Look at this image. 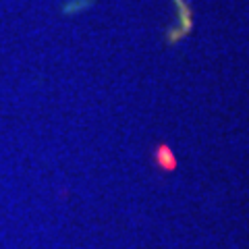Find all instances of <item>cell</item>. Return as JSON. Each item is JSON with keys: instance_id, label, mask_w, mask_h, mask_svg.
Wrapping results in <instances>:
<instances>
[{"instance_id": "6da1fadb", "label": "cell", "mask_w": 249, "mask_h": 249, "mask_svg": "<svg viewBox=\"0 0 249 249\" xmlns=\"http://www.w3.org/2000/svg\"><path fill=\"white\" fill-rule=\"evenodd\" d=\"M173 2L178 6V27H170L168 29V42L175 44L178 42L183 36H187L193 27V17H191V9L189 4H185L183 0H173Z\"/></svg>"}, {"instance_id": "7a4b0ae2", "label": "cell", "mask_w": 249, "mask_h": 249, "mask_svg": "<svg viewBox=\"0 0 249 249\" xmlns=\"http://www.w3.org/2000/svg\"><path fill=\"white\" fill-rule=\"evenodd\" d=\"M156 160H158V164L162 168H166V170H173L177 166V160H175V156L170 154V150L166 145H160V150L156 152Z\"/></svg>"}]
</instances>
